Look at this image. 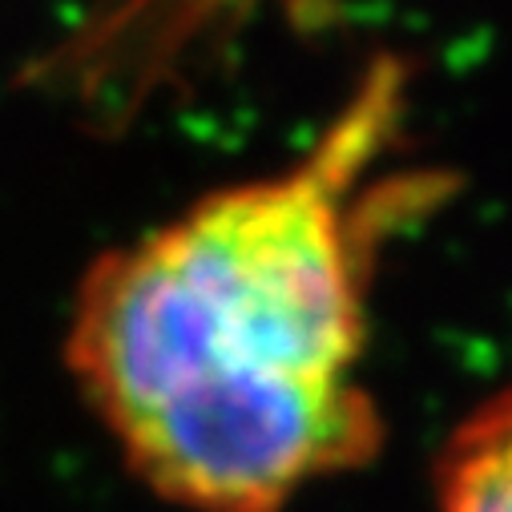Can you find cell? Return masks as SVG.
Returning <instances> with one entry per match:
<instances>
[{"label":"cell","instance_id":"7a4b0ae2","mask_svg":"<svg viewBox=\"0 0 512 512\" xmlns=\"http://www.w3.org/2000/svg\"><path fill=\"white\" fill-rule=\"evenodd\" d=\"M440 512H512V388L484 400L436 456Z\"/></svg>","mask_w":512,"mask_h":512},{"label":"cell","instance_id":"6da1fadb","mask_svg":"<svg viewBox=\"0 0 512 512\" xmlns=\"http://www.w3.org/2000/svg\"><path fill=\"white\" fill-rule=\"evenodd\" d=\"M396 105V69H375L303 166L214 190L85 271L65 367L162 500L283 512L379 452L347 194Z\"/></svg>","mask_w":512,"mask_h":512}]
</instances>
